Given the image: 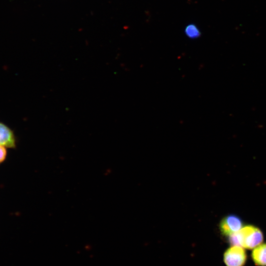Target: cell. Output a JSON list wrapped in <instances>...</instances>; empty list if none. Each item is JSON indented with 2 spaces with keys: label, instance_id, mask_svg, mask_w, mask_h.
I'll return each mask as SVG.
<instances>
[{
  "label": "cell",
  "instance_id": "8992f818",
  "mask_svg": "<svg viewBox=\"0 0 266 266\" xmlns=\"http://www.w3.org/2000/svg\"><path fill=\"white\" fill-rule=\"evenodd\" d=\"M185 33L188 37L192 39L197 38L200 35L199 29L194 24H190L186 27Z\"/></svg>",
  "mask_w": 266,
  "mask_h": 266
},
{
  "label": "cell",
  "instance_id": "6da1fadb",
  "mask_svg": "<svg viewBox=\"0 0 266 266\" xmlns=\"http://www.w3.org/2000/svg\"><path fill=\"white\" fill-rule=\"evenodd\" d=\"M263 240L262 231L251 225L243 226L238 232L229 236V242L232 246H240L248 249L255 248Z\"/></svg>",
  "mask_w": 266,
  "mask_h": 266
},
{
  "label": "cell",
  "instance_id": "5b68a950",
  "mask_svg": "<svg viewBox=\"0 0 266 266\" xmlns=\"http://www.w3.org/2000/svg\"><path fill=\"white\" fill-rule=\"evenodd\" d=\"M251 257L258 266H266V243L261 244L253 250Z\"/></svg>",
  "mask_w": 266,
  "mask_h": 266
},
{
  "label": "cell",
  "instance_id": "3957f363",
  "mask_svg": "<svg viewBox=\"0 0 266 266\" xmlns=\"http://www.w3.org/2000/svg\"><path fill=\"white\" fill-rule=\"evenodd\" d=\"M243 227V223L241 219L234 214L224 217L219 224L221 233L228 237L238 232Z\"/></svg>",
  "mask_w": 266,
  "mask_h": 266
},
{
  "label": "cell",
  "instance_id": "277c9868",
  "mask_svg": "<svg viewBox=\"0 0 266 266\" xmlns=\"http://www.w3.org/2000/svg\"><path fill=\"white\" fill-rule=\"evenodd\" d=\"M0 145L10 148L15 146V138L12 132L1 123H0Z\"/></svg>",
  "mask_w": 266,
  "mask_h": 266
},
{
  "label": "cell",
  "instance_id": "52a82bcc",
  "mask_svg": "<svg viewBox=\"0 0 266 266\" xmlns=\"http://www.w3.org/2000/svg\"><path fill=\"white\" fill-rule=\"evenodd\" d=\"M6 155V151L5 148L0 145V163L2 162L5 159Z\"/></svg>",
  "mask_w": 266,
  "mask_h": 266
},
{
  "label": "cell",
  "instance_id": "7a4b0ae2",
  "mask_svg": "<svg viewBox=\"0 0 266 266\" xmlns=\"http://www.w3.org/2000/svg\"><path fill=\"white\" fill-rule=\"evenodd\" d=\"M223 260L227 266H243L247 260V254L243 247L233 245L225 252Z\"/></svg>",
  "mask_w": 266,
  "mask_h": 266
}]
</instances>
